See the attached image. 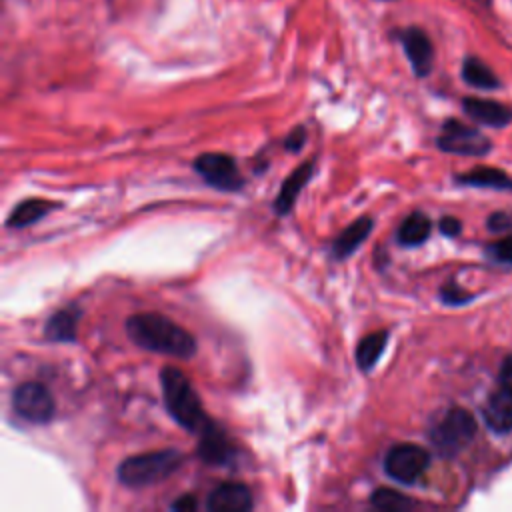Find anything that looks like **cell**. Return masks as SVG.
<instances>
[{"label":"cell","mask_w":512,"mask_h":512,"mask_svg":"<svg viewBox=\"0 0 512 512\" xmlns=\"http://www.w3.org/2000/svg\"><path fill=\"white\" fill-rule=\"evenodd\" d=\"M128 338L144 350L176 358H192L196 352L194 336L158 312L134 314L126 320Z\"/></svg>","instance_id":"obj_1"},{"label":"cell","mask_w":512,"mask_h":512,"mask_svg":"<svg viewBox=\"0 0 512 512\" xmlns=\"http://www.w3.org/2000/svg\"><path fill=\"white\" fill-rule=\"evenodd\" d=\"M160 384H162L164 406L182 428L190 432H200L210 422L192 382L182 370L174 366H166L160 372Z\"/></svg>","instance_id":"obj_2"},{"label":"cell","mask_w":512,"mask_h":512,"mask_svg":"<svg viewBox=\"0 0 512 512\" xmlns=\"http://www.w3.org/2000/svg\"><path fill=\"white\" fill-rule=\"evenodd\" d=\"M184 462L182 452L174 448L136 454L120 462L118 480L130 488H142L156 482H162L172 472H176Z\"/></svg>","instance_id":"obj_3"},{"label":"cell","mask_w":512,"mask_h":512,"mask_svg":"<svg viewBox=\"0 0 512 512\" xmlns=\"http://www.w3.org/2000/svg\"><path fill=\"white\" fill-rule=\"evenodd\" d=\"M476 434V422L464 408H450L430 430V440L444 456H454L470 444Z\"/></svg>","instance_id":"obj_4"},{"label":"cell","mask_w":512,"mask_h":512,"mask_svg":"<svg viewBox=\"0 0 512 512\" xmlns=\"http://www.w3.org/2000/svg\"><path fill=\"white\" fill-rule=\"evenodd\" d=\"M428 464H430L428 450L416 444H396L384 456L386 474L400 484L416 482L426 472Z\"/></svg>","instance_id":"obj_5"},{"label":"cell","mask_w":512,"mask_h":512,"mask_svg":"<svg viewBox=\"0 0 512 512\" xmlns=\"http://www.w3.org/2000/svg\"><path fill=\"white\" fill-rule=\"evenodd\" d=\"M14 412L32 424H46L52 420L56 404L48 388L38 382H24L12 392Z\"/></svg>","instance_id":"obj_6"},{"label":"cell","mask_w":512,"mask_h":512,"mask_svg":"<svg viewBox=\"0 0 512 512\" xmlns=\"http://www.w3.org/2000/svg\"><path fill=\"white\" fill-rule=\"evenodd\" d=\"M194 170L212 188L222 192H238L244 186L240 170L232 156L222 152H206L194 160Z\"/></svg>","instance_id":"obj_7"},{"label":"cell","mask_w":512,"mask_h":512,"mask_svg":"<svg viewBox=\"0 0 512 512\" xmlns=\"http://www.w3.org/2000/svg\"><path fill=\"white\" fill-rule=\"evenodd\" d=\"M436 142L440 150L464 156H480L490 150V140L486 136L458 120H448Z\"/></svg>","instance_id":"obj_8"},{"label":"cell","mask_w":512,"mask_h":512,"mask_svg":"<svg viewBox=\"0 0 512 512\" xmlns=\"http://www.w3.org/2000/svg\"><path fill=\"white\" fill-rule=\"evenodd\" d=\"M198 434H200L198 456L206 464H210V466H226L234 458L236 448L230 442L228 434L218 424H214L210 420Z\"/></svg>","instance_id":"obj_9"},{"label":"cell","mask_w":512,"mask_h":512,"mask_svg":"<svg viewBox=\"0 0 512 512\" xmlns=\"http://www.w3.org/2000/svg\"><path fill=\"white\" fill-rule=\"evenodd\" d=\"M206 506L212 512H244L252 508V494L240 482H224L210 492Z\"/></svg>","instance_id":"obj_10"},{"label":"cell","mask_w":512,"mask_h":512,"mask_svg":"<svg viewBox=\"0 0 512 512\" xmlns=\"http://www.w3.org/2000/svg\"><path fill=\"white\" fill-rule=\"evenodd\" d=\"M404 52L418 76H426L432 68V44L428 36L420 28H408L400 36Z\"/></svg>","instance_id":"obj_11"},{"label":"cell","mask_w":512,"mask_h":512,"mask_svg":"<svg viewBox=\"0 0 512 512\" xmlns=\"http://www.w3.org/2000/svg\"><path fill=\"white\" fill-rule=\"evenodd\" d=\"M372 218L370 216H360L358 220H354L352 224H348L336 238L332 244V258L336 260H344L348 258L352 252H356L360 248V244L368 238V234L372 232Z\"/></svg>","instance_id":"obj_12"},{"label":"cell","mask_w":512,"mask_h":512,"mask_svg":"<svg viewBox=\"0 0 512 512\" xmlns=\"http://www.w3.org/2000/svg\"><path fill=\"white\" fill-rule=\"evenodd\" d=\"M482 416L496 432L512 430V392L500 388L498 392L490 394L482 408Z\"/></svg>","instance_id":"obj_13"},{"label":"cell","mask_w":512,"mask_h":512,"mask_svg":"<svg viewBox=\"0 0 512 512\" xmlns=\"http://www.w3.org/2000/svg\"><path fill=\"white\" fill-rule=\"evenodd\" d=\"M312 170H314V162H306L302 166H298L280 186V192L274 200V210L278 214H288L300 194V190L306 186V182L310 180L312 176Z\"/></svg>","instance_id":"obj_14"},{"label":"cell","mask_w":512,"mask_h":512,"mask_svg":"<svg viewBox=\"0 0 512 512\" xmlns=\"http://www.w3.org/2000/svg\"><path fill=\"white\" fill-rule=\"evenodd\" d=\"M78 318H80V310L76 306H68V308H62V310L54 312L46 320L44 336L48 340H54V342H72V340H76Z\"/></svg>","instance_id":"obj_15"},{"label":"cell","mask_w":512,"mask_h":512,"mask_svg":"<svg viewBox=\"0 0 512 512\" xmlns=\"http://www.w3.org/2000/svg\"><path fill=\"white\" fill-rule=\"evenodd\" d=\"M464 110L478 122L488 126H504L512 120V110L504 104L494 100H480V98H466Z\"/></svg>","instance_id":"obj_16"},{"label":"cell","mask_w":512,"mask_h":512,"mask_svg":"<svg viewBox=\"0 0 512 512\" xmlns=\"http://www.w3.org/2000/svg\"><path fill=\"white\" fill-rule=\"evenodd\" d=\"M52 202L42 200V198H30L24 200L20 204H16L10 212V216L6 218V226L10 228H24L30 226L34 222H38L40 218H44L50 210H52Z\"/></svg>","instance_id":"obj_17"},{"label":"cell","mask_w":512,"mask_h":512,"mask_svg":"<svg viewBox=\"0 0 512 512\" xmlns=\"http://www.w3.org/2000/svg\"><path fill=\"white\" fill-rule=\"evenodd\" d=\"M430 218L422 212H412L410 216H406L398 228V242L402 246H418L422 244L428 236H430Z\"/></svg>","instance_id":"obj_18"},{"label":"cell","mask_w":512,"mask_h":512,"mask_svg":"<svg viewBox=\"0 0 512 512\" xmlns=\"http://www.w3.org/2000/svg\"><path fill=\"white\" fill-rule=\"evenodd\" d=\"M388 342V332L378 330L368 336H364L356 346V362L362 370H372V366L380 360L384 348Z\"/></svg>","instance_id":"obj_19"},{"label":"cell","mask_w":512,"mask_h":512,"mask_svg":"<svg viewBox=\"0 0 512 512\" xmlns=\"http://www.w3.org/2000/svg\"><path fill=\"white\" fill-rule=\"evenodd\" d=\"M462 184H472V186H488V188H512V180L508 174L496 170V168H474L458 178Z\"/></svg>","instance_id":"obj_20"},{"label":"cell","mask_w":512,"mask_h":512,"mask_svg":"<svg viewBox=\"0 0 512 512\" xmlns=\"http://www.w3.org/2000/svg\"><path fill=\"white\" fill-rule=\"evenodd\" d=\"M462 76L468 84H472L476 88H496L498 86V78L494 76V72L478 58H466Z\"/></svg>","instance_id":"obj_21"},{"label":"cell","mask_w":512,"mask_h":512,"mask_svg":"<svg viewBox=\"0 0 512 512\" xmlns=\"http://www.w3.org/2000/svg\"><path fill=\"white\" fill-rule=\"evenodd\" d=\"M372 506L378 508V510H388V512H402V510H408L414 506V502L400 494L398 490H392V488H378L372 492V498H370Z\"/></svg>","instance_id":"obj_22"},{"label":"cell","mask_w":512,"mask_h":512,"mask_svg":"<svg viewBox=\"0 0 512 512\" xmlns=\"http://www.w3.org/2000/svg\"><path fill=\"white\" fill-rule=\"evenodd\" d=\"M492 254H494L498 260L512 264V236H506L504 240H500L498 244H494V246H492Z\"/></svg>","instance_id":"obj_23"},{"label":"cell","mask_w":512,"mask_h":512,"mask_svg":"<svg viewBox=\"0 0 512 512\" xmlns=\"http://www.w3.org/2000/svg\"><path fill=\"white\" fill-rule=\"evenodd\" d=\"M304 140H306V128H304V126L294 128V130L288 134V138H286V150L298 152V150L302 148Z\"/></svg>","instance_id":"obj_24"},{"label":"cell","mask_w":512,"mask_h":512,"mask_svg":"<svg viewBox=\"0 0 512 512\" xmlns=\"http://www.w3.org/2000/svg\"><path fill=\"white\" fill-rule=\"evenodd\" d=\"M500 386L508 392H512V356H508L502 366H500V374H498Z\"/></svg>","instance_id":"obj_25"},{"label":"cell","mask_w":512,"mask_h":512,"mask_svg":"<svg viewBox=\"0 0 512 512\" xmlns=\"http://www.w3.org/2000/svg\"><path fill=\"white\" fill-rule=\"evenodd\" d=\"M468 298H470V296L464 294V292H460L458 286H446V288L442 290V300L448 302V304H460V302H464V300H468Z\"/></svg>","instance_id":"obj_26"},{"label":"cell","mask_w":512,"mask_h":512,"mask_svg":"<svg viewBox=\"0 0 512 512\" xmlns=\"http://www.w3.org/2000/svg\"><path fill=\"white\" fill-rule=\"evenodd\" d=\"M460 222L456 220V218H452V216H444L442 220H440V232L442 234H446V236H456V234H460Z\"/></svg>","instance_id":"obj_27"},{"label":"cell","mask_w":512,"mask_h":512,"mask_svg":"<svg viewBox=\"0 0 512 512\" xmlns=\"http://www.w3.org/2000/svg\"><path fill=\"white\" fill-rule=\"evenodd\" d=\"M196 506H198V502L192 494H182L176 502H172L170 508L172 510H196Z\"/></svg>","instance_id":"obj_28"},{"label":"cell","mask_w":512,"mask_h":512,"mask_svg":"<svg viewBox=\"0 0 512 512\" xmlns=\"http://www.w3.org/2000/svg\"><path fill=\"white\" fill-rule=\"evenodd\" d=\"M490 228L492 230H502V228H508L510 226V218L504 216V214H492L490 220H488Z\"/></svg>","instance_id":"obj_29"}]
</instances>
